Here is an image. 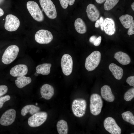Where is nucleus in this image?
<instances>
[{"label":"nucleus","mask_w":134,"mask_h":134,"mask_svg":"<svg viewBox=\"0 0 134 134\" xmlns=\"http://www.w3.org/2000/svg\"><path fill=\"white\" fill-rule=\"evenodd\" d=\"M103 101L101 96L97 93L92 94L90 97V108L91 113L97 116L100 113L103 106Z\"/></svg>","instance_id":"1"},{"label":"nucleus","mask_w":134,"mask_h":134,"mask_svg":"<svg viewBox=\"0 0 134 134\" xmlns=\"http://www.w3.org/2000/svg\"><path fill=\"white\" fill-rule=\"evenodd\" d=\"M100 53L95 51L92 52L86 58L85 67L88 71L94 70L99 65L101 59Z\"/></svg>","instance_id":"2"},{"label":"nucleus","mask_w":134,"mask_h":134,"mask_svg":"<svg viewBox=\"0 0 134 134\" xmlns=\"http://www.w3.org/2000/svg\"><path fill=\"white\" fill-rule=\"evenodd\" d=\"M87 107L86 100L82 98H77L73 101L72 109L74 115L78 117L83 116L85 113Z\"/></svg>","instance_id":"3"},{"label":"nucleus","mask_w":134,"mask_h":134,"mask_svg":"<svg viewBox=\"0 0 134 134\" xmlns=\"http://www.w3.org/2000/svg\"><path fill=\"white\" fill-rule=\"evenodd\" d=\"M19 50L18 47L15 45H12L8 46L2 55V62L6 65L11 63L17 57Z\"/></svg>","instance_id":"4"},{"label":"nucleus","mask_w":134,"mask_h":134,"mask_svg":"<svg viewBox=\"0 0 134 134\" xmlns=\"http://www.w3.org/2000/svg\"><path fill=\"white\" fill-rule=\"evenodd\" d=\"M26 5L29 12L34 20L39 22L43 20V14L36 2L32 1H29L27 3Z\"/></svg>","instance_id":"5"},{"label":"nucleus","mask_w":134,"mask_h":134,"mask_svg":"<svg viewBox=\"0 0 134 134\" xmlns=\"http://www.w3.org/2000/svg\"><path fill=\"white\" fill-rule=\"evenodd\" d=\"M48 116L47 112H38L32 115L28 120L29 125L32 127H36L43 124L46 120Z\"/></svg>","instance_id":"6"},{"label":"nucleus","mask_w":134,"mask_h":134,"mask_svg":"<svg viewBox=\"0 0 134 134\" xmlns=\"http://www.w3.org/2000/svg\"><path fill=\"white\" fill-rule=\"evenodd\" d=\"M39 2L42 9L49 18L54 19L56 17V8L51 0H39Z\"/></svg>","instance_id":"7"},{"label":"nucleus","mask_w":134,"mask_h":134,"mask_svg":"<svg viewBox=\"0 0 134 134\" xmlns=\"http://www.w3.org/2000/svg\"><path fill=\"white\" fill-rule=\"evenodd\" d=\"M61 64L63 73L66 76L70 75L73 69V61L71 56L67 54L63 55L61 59Z\"/></svg>","instance_id":"8"},{"label":"nucleus","mask_w":134,"mask_h":134,"mask_svg":"<svg viewBox=\"0 0 134 134\" xmlns=\"http://www.w3.org/2000/svg\"><path fill=\"white\" fill-rule=\"evenodd\" d=\"M53 36L49 31L41 29L37 31L35 35L36 41L40 44H48L50 43L53 39Z\"/></svg>","instance_id":"9"},{"label":"nucleus","mask_w":134,"mask_h":134,"mask_svg":"<svg viewBox=\"0 0 134 134\" xmlns=\"http://www.w3.org/2000/svg\"><path fill=\"white\" fill-rule=\"evenodd\" d=\"M104 126L105 130L111 134H120L121 130L115 119L111 117L106 118L104 122Z\"/></svg>","instance_id":"10"},{"label":"nucleus","mask_w":134,"mask_h":134,"mask_svg":"<svg viewBox=\"0 0 134 134\" xmlns=\"http://www.w3.org/2000/svg\"><path fill=\"white\" fill-rule=\"evenodd\" d=\"M20 24V21L16 16L9 14L7 15L6 17L4 27L8 31H14L17 30Z\"/></svg>","instance_id":"11"},{"label":"nucleus","mask_w":134,"mask_h":134,"mask_svg":"<svg viewBox=\"0 0 134 134\" xmlns=\"http://www.w3.org/2000/svg\"><path fill=\"white\" fill-rule=\"evenodd\" d=\"M16 115V110L13 109L6 111L2 114L0 119V123L2 125L7 126L14 121Z\"/></svg>","instance_id":"12"},{"label":"nucleus","mask_w":134,"mask_h":134,"mask_svg":"<svg viewBox=\"0 0 134 134\" xmlns=\"http://www.w3.org/2000/svg\"><path fill=\"white\" fill-rule=\"evenodd\" d=\"M28 72L27 66L25 64H19L13 67L10 70V74L14 77L25 76Z\"/></svg>","instance_id":"13"},{"label":"nucleus","mask_w":134,"mask_h":134,"mask_svg":"<svg viewBox=\"0 0 134 134\" xmlns=\"http://www.w3.org/2000/svg\"><path fill=\"white\" fill-rule=\"evenodd\" d=\"M103 29L107 35L110 36L114 35L116 31L115 23L114 20L110 18H106L104 21Z\"/></svg>","instance_id":"14"},{"label":"nucleus","mask_w":134,"mask_h":134,"mask_svg":"<svg viewBox=\"0 0 134 134\" xmlns=\"http://www.w3.org/2000/svg\"><path fill=\"white\" fill-rule=\"evenodd\" d=\"M86 12L88 18L91 21H96L100 15L99 10L93 4H90L87 7Z\"/></svg>","instance_id":"15"},{"label":"nucleus","mask_w":134,"mask_h":134,"mask_svg":"<svg viewBox=\"0 0 134 134\" xmlns=\"http://www.w3.org/2000/svg\"><path fill=\"white\" fill-rule=\"evenodd\" d=\"M100 93L102 97L106 101L113 102L114 100L115 96L109 86L105 85L103 86L101 88Z\"/></svg>","instance_id":"16"},{"label":"nucleus","mask_w":134,"mask_h":134,"mask_svg":"<svg viewBox=\"0 0 134 134\" xmlns=\"http://www.w3.org/2000/svg\"><path fill=\"white\" fill-rule=\"evenodd\" d=\"M40 92L42 97L48 100L53 96L54 90L51 85L46 84L43 85L41 88Z\"/></svg>","instance_id":"17"},{"label":"nucleus","mask_w":134,"mask_h":134,"mask_svg":"<svg viewBox=\"0 0 134 134\" xmlns=\"http://www.w3.org/2000/svg\"><path fill=\"white\" fill-rule=\"evenodd\" d=\"M109 68L116 79L118 80L121 79L123 74V71L121 67L114 63H112L109 65Z\"/></svg>","instance_id":"18"},{"label":"nucleus","mask_w":134,"mask_h":134,"mask_svg":"<svg viewBox=\"0 0 134 134\" xmlns=\"http://www.w3.org/2000/svg\"><path fill=\"white\" fill-rule=\"evenodd\" d=\"M114 58L121 64L125 65L129 64L131 59L129 56L126 53L122 51H118L115 53Z\"/></svg>","instance_id":"19"},{"label":"nucleus","mask_w":134,"mask_h":134,"mask_svg":"<svg viewBox=\"0 0 134 134\" xmlns=\"http://www.w3.org/2000/svg\"><path fill=\"white\" fill-rule=\"evenodd\" d=\"M40 108L33 105H26L23 107L21 111V114L23 116H25L28 112L32 115L39 112Z\"/></svg>","instance_id":"20"},{"label":"nucleus","mask_w":134,"mask_h":134,"mask_svg":"<svg viewBox=\"0 0 134 134\" xmlns=\"http://www.w3.org/2000/svg\"><path fill=\"white\" fill-rule=\"evenodd\" d=\"M121 23L126 29L129 28L134 23L133 17L129 14H125L119 18Z\"/></svg>","instance_id":"21"},{"label":"nucleus","mask_w":134,"mask_h":134,"mask_svg":"<svg viewBox=\"0 0 134 134\" xmlns=\"http://www.w3.org/2000/svg\"><path fill=\"white\" fill-rule=\"evenodd\" d=\"M51 64L50 63H44L39 65L36 67V72L39 74L47 75L49 74Z\"/></svg>","instance_id":"22"},{"label":"nucleus","mask_w":134,"mask_h":134,"mask_svg":"<svg viewBox=\"0 0 134 134\" xmlns=\"http://www.w3.org/2000/svg\"><path fill=\"white\" fill-rule=\"evenodd\" d=\"M31 79L25 76L18 77L15 81V84L19 88H22L31 82Z\"/></svg>","instance_id":"23"},{"label":"nucleus","mask_w":134,"mask_h":134,"mask_svg":"<svg viewBox=\"0 0 134 134\" xmlns=\"http://www.w3.org/2000/svg\"><path fill=\"white\" fill-rule=\"evenodd\" d=\"M58 132L59 134H67L68 130L67 122L63 120L58 121L56 124Z\"/></svg>","instance_id":"24"},{"label":"nucleus","mask_w":134,"mask_h":134,"mask_svg":"<svg viewBox=\"0 0 134 134\" xmlns=\"http://www.w3.org/2000/svg\"><path fill=\"white\" fill-rule=\"evenodd\" d=\"M74 26L76 31L79 33L83 34L87 31V28L84 21L80 18H78L75 20Z\"/></svg>","instance_id":"25"},{"label":"nucleus","mask_w":134,"mask_h":134,"mask_svg":"<svg viewBox=\"0 0 134 134\" xmlns=\"http://www.w3.org/2000/svg\"><path fill=\"white\" fill-rule=\"evenodd\" d=\"M121 115L125 121L132 125H134V116L131 112L127 111L124 112Z\"/></svg>","instance_id":"26"},{"label":"nucleus","mask_w":134,"mask_h":134,"mask_svg":"<svg viewBox=\"0 0 134 134\" xmlns=\"http://www.w3.org/2000/svg\"><path fill=\"white\" fill-rule=\"evenodd\" d=\"M119 0H106L104 4L105 10L107 11L113 8L119 2Z\"/></svg>","instance_id":"27"},{"label":"nucleus","mask_w":134,"mask_h":134,"mask_svg":"<svg viewBox=\"0 0 134 134\" xmlns=\"http://www.w3.org/2000/svg\"><path fill=\"white\" fill-rule=\"evenodd\" d=\"M134 97V88L129 89L124 94V98L127 101H131Z\"/></svg>","instance_id":"28"},{"label":"nucleus","mask_w":134,"mask_h":134,"mask_svg":"<svg viewBox=\"0 0 134 134\" xmlns=\"http://www.w3.org/2000/svg\"><path fill=\"white\" fill-rule=\"evenodd\" d=\"M10 97L9 95H6L0 98V109L2 107L4 103L6 102L9 100Z\"/></svg>","instance_id":"29"},{"label":"nucleus","mask_w":134,"mask_h":134,"mask_svg":"<svg viewBox=\"0 0 134 134\" xmlns=\"http://www.w3.org/2000/svg\"><path fill=\"white\" fill-rule=\"evenodd\" d=\"M8 88L5 85H0V97L5 94L7 92Z\"/></svg>","instance_id":"30"},{"label":"nucleus","mask_w":134,"mask_h":134,"mask_svg":"<svg viewBox=\"0 0 134 134\" xmlns=\"http://www.w3.org/2000/svg\"><path fill=\"white\" fill-rule=\"evenodd\" d=\"M126 82L130 86L134 87V76H131L128 77L127 79Z\"/></svg>","instance_id":"31"},{"label":"nucleus","mask_w":134,"mask_h":134,"mask_svg":"<svg viewBox=\"0 0 134 134\" xmlns=\"http://www.w3.org/2000/svg\"><path fill=\"white\" fill-rule=\"evenodd\" d=\"M60 4L64 9L67 8L68 5L67 0H59Z\"/></svg>","instance_id":"32"},{"label":"nucleus","mask_w":134,"mask_h":134,"mask_svg":"<svg viewBox=\"0 0 134 134\" xmlns=\"http://www.w3.org/2000/svg\"><path fill=\"white\" fill-rule=\"evenodd\" d=\"M127 32V34L129 35H131L134 34V23L129 28Z\"/></svg>","instance_id":"33"},{"label":"nucleus","mask_w":134,"mask_h":134,"mask_svg":"<svg viewBox=\"0 0 134 134\" xmlns=\"http://www.w3.org/2000/svg\"><path fill=\"white\" fill-rule=\"evenodd\" d=\"M101 37L100 36H99L96 39L93 44L96 46H99L101 42Z\"/></svg>","instance_id":"34"},{"label":"nucleus","mask_w":134,"mask_h":134,"mask_svg":"<svg viewBox=\"0 0 134 134\" xmlns=\"http://www.w3.org/2000/svg\"><path fill=\"white\" fill-rule=\"evenodd\" d=\"M100 25V28L101 30L103 31L104 30L103 29V23H104V20L103 18L102 17H100L99 19Z\"/></svg>","instance_id":"35"},{"label":"nucleus","mask_w":134,"mask_h":134,"mask_svg":"<svg viewBox=\"0 0 134 134\" xmlns=\"http://www.w3.org/2000/svg\"><path fill=\"white\" fill-rule=\"evenodd\" d=\"M97 38V37L95 35H93L91 36L90 38L89 41L90 43L93 44Z\"/></svg>","instance_id":"36"},{"label":"nucleus","mask_w":134,"mask_h":134,"mask_svg":"<svg viewBox=\"0 0 134 134\" xmlns=\"http://www.w3.org/2000/svg\"><path fill=\"white\" fill-rule=\"evenodd\" d=\"M100 25V22L99 19H97L95 24V27L96 28H98L99 27Z\"/></svg>","instance_id":"37"},{"label":"nucleus","mask_w":134,"mask_h":134,"mask_svg":"<svg viewBox=\"0 0 134 134\" xmlns=\"http://www.w3.org/2000/svg\"><path fill=\"white\" fill-rule=\"evenodd\" d=\"M68 4L71 6L74 3L75 0H67Z\"/></svg>","instance_id":"38"},{"label":"nucleus","mask_w":134,"mask_h":134,"mask_svg":"<svg viewBox=\"0 0 134 134\" xmlns=\"http://www.w3.org/2000/svg\"><path fill=\"white\" fill-rule=\"evenodd\" d=\"M96 2L98 4H101L104 2L106 0H95Z\"/></svg>","instance_id":"39"},{"label":"nucleus","mask_w":134,"mask_h":134,"mask_svg":"<svg viewBox=\"0 0 134 134\" xmlns=\"http://www.w3.org/2000/svg\"><path fill=\"white\" fill-rule=\"evenodd\" d=\"M4 14V12L3 10L0 8V17L3 16Z\"/></svg>","instance_id":"40"},{"label":"nucleus","mask_w":134,"mask_h":134,"mask_svg":"<svg viewBox=\"0 0 134 134\" xmlns=\"http://www.w3.org/2000/svg\"><path fill=\"white\" fill-rule=\"evenodd\" d=\"M131 7L133 10V11H134V2H133L132 3L131 5Z\"/></svg>","instance_id":"41"},{"label":"nucleus","mask_w":134,"mask_h":134,"mask_svg":"<svg viewBox=\"0 0 134 134\" xmlns=\"http://www.w3.org/2000/svg\"><path fill=\"white\" fill-rule=\"evenodd\" d=\"M39 74L37 73V72H36L34 73V75L35 76H37Z\"/></svg>","instance_id":"42"},{"label":"nucleus","mask_w":134,"mask_h":134,"mask_svg":"<svg viewBox=\"0 0 134 134\" xmlns=\"http://www.w3.org/2000/svg\"><path fill=\"white\" fill-rule=\"evenodd\" d=\"M134 134V133H131L130 134Z\"/></svg>","instance_id":"43"},{"label":"nucleus","mask_w":134,"mask_h":134,"mask_svg":"<svg viewBox=\"0 0 134 134\" xmlns=\"http://www.w3.org/2000/svg\"><path fill=\"white\" fill-rule=\"evenodd\" d=\"M36 105H37V103H36Z\"/></svg>","instance_id":"44"},{"label":"nucleus","mask_w":134,"mask_h":134,"mask_svg":"<svg viewBox=\"0 0 134 134\" xmlns=\"http://www.w3.org/2000/svg\"><path fill=\"white\" fill-rule=\"evenodd\" d=\"M2 0H0V2Z\"/></svg>","instance_id":"45"},{"label":"nucleus","mask_w":134,"mask_h":134,"mask_svg":"<svg viewBox=\"0 0 134 134\" xmlns=\"http://www.w3.org/2000/svg\"><path fill=\"white\" fill-rule=\"evenodd\" d=\"M4 20V19H3V20Z\"/></svg>","instance_id":"46"}]
</instances>
